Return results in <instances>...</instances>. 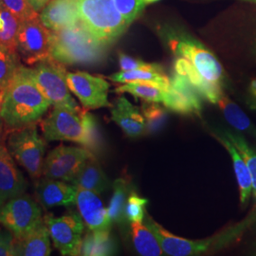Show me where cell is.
Wrapping results in <instances>:
<instances>
[{"instance_id":"obj_31","label":"cell","mask_w":256,"mask_h":256,"mask_svg":"<svg viewBox=\"0 0 256 256\" xmlns=\"http://www.w3.org/2000/svg\"><path fill=\"white\" fill-rule=\"evenodd\" d=\"M20 20L0 0V44L16 48Z\"/></svg>"},{"instance_id":"obj_38","label":"cell","mask_w":256,"mask_h":256,"mask_svg":"<svg viewBox=\"0 0 256 256\" xmlns=\"http://www.w3.org/2000/svg\"><path fill=\"white\" fill-rule=\"evenodd\" d=\"M14 256V236L9 230L0 229V256Z\"/></svg>"},{"instance_id":"obj_1","label":"cell","mask_w":256,"mask_h":256,"mask_svg":"<svg viewBox=\"0 0 256 256\" xmlns=\"http://www.w3.org/2000/svg\"><path fill=\"white\" fill-rule=\"evenodd\" d=\"M50 106L34 82L30 68L21 64L5 88L1 110L3 124L9 130L36 124Z\"/></svg>"},{"instance_id":"obj_33","label":"cell","mask_w":256,"mask_h":256,"mask_svg":"<svg viewBox=\"0 0 256 256\" xmlns=\"http://www.w3.org/2000/svg\"><path fill=\"white\" fill-rule=\"evenodd\" d=\"M142 113L146 120V131L155 133L164 126L167 119L166 110L162 108L158 102L142 101Z\"/></svg>"},{"instance_id":"obj_24","label":"cell","mask_w":256,"mask_h":256,"mask_svg":"<svg viewBox=\"0 0 256 256\" xmlns=\"http://www.w3.org/2000/svg\"><path fill=\"white\" fill-rule=\"evenodd\" d=\"M110 81L119 84H126L130 82H148L155 84L156 86L168 90L171 86L170 78L165 75L164 72L158 70H120L117 74H111L108 77Z\"/></svg>"},{"instance_id":"obj_22","label":"cell","mask_w":256,"mask_h":256,"mask_svg":"<svg viewBox=\"0 0 256 256\" xmlns=\"http://www.w3.org/2000/svg\"><path fill=\"white\" fill-rule=\"evenodd\" d=\"M218 140L223 144L228 151L234 165V174L238 180V186H239V194H240V203L242 206L247 204L250 194L252 192V174L248 168L245 160H243L242 156L240 155L239 151L236 146L230 142L229 138L221 134V136L218 137Z\"/></svg>"},{"instance_id":"obj_7","label":"cell","mask_w":256,"mask_h":256,"mask_svg":"<svg viewBox=\"0 0 256 256\" xmlns=\"http://www.w3.org/2000/svg\"><path fill=\"white\" fill-rule=\"evenodd\" d=\"M37 86L54 106L80 108L68 86L66 66L50 57L30 68Z\"/></svg>"},{"instance_id":"obj_34","label":"cell","mask_w":256,"mask_h":256,"mask_svg":"<svg viewBox=\"0 0 256 256\" xmlns=\"http://www.w3.org/2000/svg\"><path fill=\"white\" fill-rule=\"evenodd\" d=\"M116 8L129 25L133 23L146 7L144 0H113Z\"/></svg>"},{"instance_id":"obj_6","label":"cell","mask_w":256,"mask_h":256,"mask_svg":"<svg viewBox=\"0 0 256 256\" xmlns=\"http://www.w3.org/2000/svg\"><path fill=\"white\" fill-rule=\"evenodd\" d=\"M7 147L32 178L36 180L43 174L46 142L39 135L36 124L12 130Z\"/></svg>"},{"instance_id":"obj_43","label":"cell","mask_w":256,"mask_h":256,"mask_svg":"<svg viewBox=\"0 0 256 256\" xmlns=\"http://www.w3.org/2000/svg\"><path fill=\"white\" fill-rule=\"evenodd\" d=\"M238 1H242V2H248V3L256 4V0H238Z\"/></svg>"},{"instance_id":"obj_35","label":"cell","mask_w":256,"mask_h":256,"mask_svg":"<svg viewBox=\"0 0 256 256\" xmlns=\"http://www.w3.org/2000/svg\"><path fill=\"white\" fill-rule=\"evenodd\" d=\"M146 203V198L138 196L136 192H131L126 205V218L131 223L142 222L146 214L144 207Z\"/></svg>"},{"instance_id":"obj_4","label":"cell","mask_w":256,"mask_h":256,"mask_svg":"<svg viewBox=\"0 0 256 256\" xmlns=\"http://www.w3.org/2000/svg\"><path fill=\"white\" fill-rule=\"evenodd\" d=\"M78 14L86 28L108 46L122 36L130 26L113 0H78Z\"/></svg>"},{"instance_id":"obj_3","label":"cell","mask_w":256,"mask_h":256,"mask_svg":"<svg viewBox=\"0 0 256 256\" xmlns=\"http://www.w3.org/2000/svg\"><path fill=\"white\" fill-rule=\"evenodd\" d=\"M50 56L64 66L95 64L108 54V45L98 41L79 21L70 27L50 30Z\"/></svg>"},{"instance_id":"obj_12","label":"cell","mask_w":256,"mask_h":256,"mask_svg":"<svg viewBox=\"0 0 256 256\" xmlns=\"http://www.w3.org/2000/svg\"><path fill=\"white\" fill-rule=\"evenodd\" d=\"M66 81L70 92L78 98L84 110L112 106L108 101L110 82L101 76L84 72H68Z\"/></svg>"},{"instance_id":"obj_19","label":"cell","mask_w":256,"mask_h":256,"mask_svg":"<svg viewBox=\"0 0 256 256\" xmlns=\"http://www.w3.org/2000/svg\"><path fill=\"white\" fill-rule=\"evenodd\" d=\"M111 119L128 137H140L146 131L142 113L124 96L118 98L115 104L111 106Z\"/></svg>"},{"instance_id":"obj_26","label":"cell","mask_w":256,"mask_h":256,"mask_svg":"<svg viewBox=\"0 0 256 256\" xmlns=\"http://www.w3.org/2000/svg\"><path fill=\"white\" fill-rule=\"evenodd\" d=\"M133 243L138 252L144 256H162V248L153 230L142 222L131 224Z\"/></svg>"},{"instance_id":"obj_11","label":"cell","mask_w":256,"mask_h":256,"mask_svg":"<svg viewBox=\"0 0 256 256\" xmlns=\"http://www.w3.org/2000/svg\"><path fill=\"white\" fill-rule=\"evenodd\" d=\"M93 156L84 147L59 146L45 158L43 176L52 180L72 182L84 164Z\"/></svg>"},{"instance_id":"obj_10","label":"cell","mask_w":256,"mask_h":256,"mask_svg":"<svg viewBox=\"0 0 256 256\" xmlns=\"http://www.w3.org/2000/svg\"><path fill=\"white\" fill-rule=\"evenodd\" d=\"M54 247L62 256H81L84 220L80 214L70 212L60 218H44Z\"/></svg>"},{"instance_id":"obj_15","label":"cell","mask_w":256,"mask_h":256,"mask_svg":"<svg viewBox=\"0 0 256 256\" xmlns=\"http://www.w3.org/2000/svg\"><path fill=\"white\" fill-rule=\"evenodd\" d=\"M75 204L88 230H110L112 221L98 194L77 188Z\"/></svg>"},{"instance_id":"obj_44","label":"cell","mask_w":256,"mask_h":256,"mask_svg":"<svg viewBox=\"0 0 256 256\" xmlns=\"http://www.w3.org/2000/svg\"><path fill=\"white\" fill-rule=\"evenodd\" d=\"M252 50H254V55L256 56V42H254V48H252Z\"/></svg>"},{"instance_id":"obj_41","label":"cell","mask_w":256,"mask_h":256,"mask_svg":"<svg viewBox=\"0 0 256 256\" xmlns=\"http://www.w3.org/2000/svg\"><path fill=\"white\" fill-rule=\"evenodd\" d=\"M4 94H5V90L0 88V129L2 128V124H3V120H2V117H1V110H2L3 100H4Z\"/></svg>"},{"instance_id":"obj_9","label":"cell","mask_w":256,"mask_h":256,"mask_svg":"<svg viewBox=\"0 0 256 256\" xmlns=\"http://www.w3.org/2000/svg\"><path fill=\"white\" fill-rule=\"evenodd\" d=\"M16 48L21 61L28 66L52 57L50 30L42 24L39 16L20 21Z\"/></svg>"},{"instance_id":"obj_46","label":"cell","mask_w":256,"mask_h":256,"mask_svg":"<svg viewBox=\"0 0 256 256\" xmlns=\"http://www.w3.org/2000/svg\"></svg>"},{"instance_id":"obj_8","label":"cell","mask_w":256,"mask_h":256,"mask_svg":"<svg viewBox=\"0 0 256 256\" xmlns=\"http://www.w3.org/2000/svg\"><path fill=\"white\" fill-rule=\"evenodd\" d=\"M43 222L39 204L26 194L5 202L0 209V225L12 232L16 238L26 236Z\"/></svg>"},{"instance_id":"obj_17","label":"cell","mask_w":256,"mask_h":256,"mask_svg":"<svg viewBox=\"0 0 256 256\" xmlns=\"http://www.w3.org/2000/svg\"><path fill=\"white\" fill-rule=\"evenodd\" d=\"M77 187L66 182L44 178L37 183L36 196L39 204L52 209L59 206H72L76 202Z\"/></svg>"},{"instance_id":"obj_16","label":"cell","mask_w":256,"mask_h":256,"mask_svg":"<svg viewBox=\"0 0 256 256\" xmlns=\"http://www.w3.org/2000/svg\"><path fill=\"white\" fill-rule=\"evenodd\" d=\"M147 226L153 230L160 241L162 250L168 256H196L207 250L212 245L210 240L192 241L174 236L166 230L162 226L158 224L150 216H148L147 220Z\"/></svg>"},{"instance_id":"obj_21","label":"cell","mask_w":256,"mask_h":256,"mask_svg":"<svg viewBox=\"0 0 256 256\" xmlns=\"http://www.w3.org/2000/svg\"><path fill=\"white\" fill-rule=\"evenodd\" d=\"M174 72L184 76L203 98L212 104H218L223 95L221 86L207 81L188 60L178 57L174 62Z\"/></svg>"},{"instance_id":"obj_40","label":"cell","mask_w":256,"mask_h":256,"mask_svg":"<svg viewBox=\"0 0 256 256\" xmlns=\"http://www.w3.org/2000/svg\"><path fill=\"white\" fill-rule=\"evenodd\" d=\"M248 92H250V94L252 95V97L256 99V79H254V80L250 82V84Z\"/></svg>"},{"instance_id":"obj_37","label":"cell","mask_w":256,"mask_h":256,"mask_svg":"<svg viewBox=\"0 0 256 256\" xmlns=\"http://www.w3.org/2000/svg\"><path fill=\"white\" fill-rule=\"evenodd\" d=\"M119 64L120 70L128 72V70H158L164 72V68L162 66L158 64H151L146 63L142 60H140L137 58H133L131 56L119 54Z\"/></svg>"},{"instance_id":"obj_25","label":"cell","mask_w":256,"mask_h":256,"mask_svg":"<svg viewBox=\"0 0 256 256\" xmlns=\"http://www.w3.org/2000/svg\"><path fill=\"white\" fill-rule=\"evenodd\" d=\"M115 254L110 230H90L82 238L81 256H104Z\"/></svg>"},{"instance_id":"obj_14","label":"cell","mask_w":256,"mask_h":256,"mask_svg":"<svg viewBox=\"0 0 256 256\" xmlns=\"http://www.w3.org/2000/svg\"><path fill=\"white\" fill-rule=\"evenodd\" d=\"M27 187V180L14 164L4 140L0 138V200L5 203L25 194Z\"/></svg>"},{"instance_id":"obj_18","label":"cell","mask_w":256,"mask_h":256,"mask_svg":"<svg viewBox=\"0 0 256 256\" xmlns=\"http://www.w3.org/2000/svg\"><path fill=\"white\" fill-rule=\"evenodd\" d=\"M40 21L50 30H57L77 24L78 0H50L40 12Z\"/></svg>"},{"instance_id":"obj_2","label":"cell","mask_w":256,"mask_h":256,"mask_svg":"<svg viewBox=\"0 0 256 256\" xmlns=\"http://www.w3.org/2000/svg\"><path fill=\"white\" fill-rule=\"evenodd\" d=\"M41 129L48 142L64 140L79 144L93 155L101 149V134L97 122L84 108L54 106L50 115L42 120Z\"/></svg>"},{"instance_id":"obj_28","label":"cell","mask_w":256,"mask_h":256,"mask_svg":"<svg viewBox=\"0 0 256 256\" xmlns=\"http://www.w3.org/2000/svg\"><path fill=\"white\" fill-rule=\"evenodd\" d=\"M129 192V182L124 178H120L113 183V194L108 208L110 220L116 223L126 221V205Z\"/></svg>"},{"instance_id":"obj_23","label":"cell","mask_w":256,"mask_h":256,"mask_svg":"<svg viewBox=\"0 0 256 256\" xmlns=\"http://www.w3.org/2000/svg\"><path fill=\"white\" fill-rule=\"evenodd\" d=\"M70 183L77 188L90 190L98 194L104 192L110 185L108 180L95 158V156L84 164Z\"/></svg>"},{"instance_id":"obj_32","label":"cell","mask_w":256,"mask_h":256,"mask_svg":"<svg viewBox=\"0 0 256 256\" xmlns=\"http://www.w3.org/2000/svg\"><path fill=\"white\" fill-rule=\"evenodd\" d=\"M224 136L229 138L230 142L236 146L245 160L248 168L252 178V192L256 194V151L247 142V140L238 133L224 132Z\"/></svg>"},{"instance_id":"obj_45","label":"cell","mask_w":256,"mask_h":256,"mask_svg":"<svg viewBox=\"0 0 256 256\" xmlns=\"http://www.w3.org/2000/svg\"><path fill=\"white\" fill-rule=\"evenodd\" d=\"M3 204H4V202H2V200H0V209H1V207L3 206Z\"/></svg>"},{"instance_id":"obj_36","label":"cell","mask_w":256,"mask_h":256,"mask_svg":"<svg viewBox=\"0 0 256 256\" xmlns=\"http://www.w3.org/2000/svg\"><path fill=\"white\" fill-rule=\"evenodd\" d=\"M4 5L16 16L20 21L26 19L36 18L39 14L32 8L28 0H1Z\"/></svg>"},{"instance_id":"obj_30","label":"cell","mask_w":256,"mask_h":256,"mask_svg":"<svg viewBox=\"0 0 256 256\" xmlns=\"http://www.w3.org/2000/svg\"><path fill=\"white\" fill-rule=\"evenodd\" d=\"M20 64L21 59L16 48L0 44V88H7Z\"/></svg>"},{"instance_id":"obj_39","label":"cell","mask_w":256,"mask_h":256,"mask_svg":"<svg viewBox=\"0 0 256 256\" xmlns=\"http://www.w3.org/2000/svg\"><path fill=\"white\" fill-rule=\"evenodd\" d=\"M30 3L32 4V8L38 12H41L43 8L46 5V3L50 1V0H28Z\"/></svg>"},{"instance_id":"obj_13","label":"cell","mask_w":256,"mask_h":256,"mask_svg":"<svg viewBox=\"0 0 256 256\" xmlns=\"http://www.w3.org/2000/svg\"><path fill=\"white\" fill-rule=\"evenodd\" d=\"M171 81V86L165 92V108L180 114H200L202 106L200 94L190 82L180 74L174 72Z\"/></svg>"},{"instance_id":"obj_29","label":"cell","mask_w":256,"mask_h":256,"mask_svg":"<svg viewBox=\"0 0 256 256\" xmlns=\"http://www.w3.org/2000/svg\"><path fill=\"white\" fill-rule=\"evenodd\" d=\"M115 92L117 93H129L142 101L162 104L164 101V90L148 82H130L120 84Z\"/></svg>"},{"instance_id":"obj_20","label":"cell","mask_w":256,"mask_h":256,"mask_svg":"<svg viewBox=\"0 0 256 256\" xmlns=\"http://www.w3.org/2000/svg\"><path fill=\"white\" fill-rule=\"evenodd\" d=\"M50 236L46 222L21 238H14V256H48L52 252Z\"/></svg>"},{"instance_id":"obj_42","label":"cell","mask_w":256,"mask_h":256,"mask_svg":"<svg viewBox=\"0 0 256 256\" xmlns=\"http://www.w3.org/2000/svg\"><path fill=\"white\" fill-rule=\"evenodd\" d=\"M144 2H146V4L147 5H149V4H152V3H155V2H158V1H160V0H144Z\"/></svg>"},{"instance_id":"obj_5","label":"cell","mask_w":256,"mask_h":256,"mask_svg":"<svg viewBox=\"0 0 256 256\" xmlns=\"http://www.w3.org/2000/svg\"><path fill=\"white\" fill-rule=\"evenodd\" d=\"M162 32L174 54L188 60L207 81L221 86L223 68L206 46L182 32L166 28Z\"/></svg>"},{"instance_id":"obj_27","label":"cell","mask_w":256,"mask_h":256,"mask_svg":"<svg viewBox=\"0 0 256 256\" xmlns=\"http://www.w3.org/2000/svg\"><path fill=\"white\" fill-rule=\"evenodd\" d=\"M218 104H220L225 119L236 130L256 135V128L254 126L246 113L236 102L230 100L223 94Z\"/></svg>"}]
</instances>
